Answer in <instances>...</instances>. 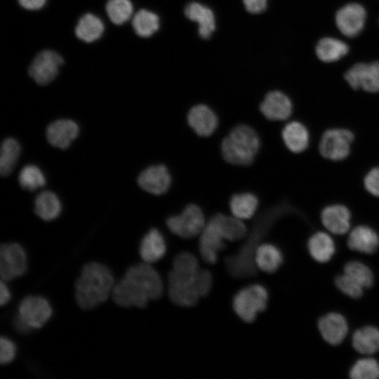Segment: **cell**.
I'll list each match as a JSON object with an SVG mask.
<instances>
[{"label": "cell", "mask_w": 379, "mask_h": 379, "mask_svg": "<svg viewBox=\"0 0 379 379\" xmlns=\"http://www.w3.org/2000/svg\"><path fill=\"white\" fill-rule=\"evenodd\" d=\"M132 26L139 36L149 37L159 29V18L150 11L140 9L133 16Z\"/></svg>", "instance_id": "33"}, {"label": "cell", "mask_w": 379, "mask_h": 379, "mask_svg": "<svg viewBox=\"0 0 379 379\" xmlns=\"http://www.w3.org/2000/svg\"><path fill=\"white\" fill-rule=\"evenodd\" d=\"M213 277L206 270L195 272H178L172 270L168 276L170 300L182 307L194 306L201 298L212 288Z\"/></svg>", "instance_id": "3"}, {"label": "cell", "mask_w": 379, "mask_h": 379, "mask_svg": "<svg viewBox=\"0 0 379 379\" xmlns=\"http://www.w3.org/2000/svg\"><path fill=\"white\" fill-rule=\"evenodd\" d=\"M46 0H18L19 4L25 9L34 11L41 8Z\"/></svg>", "instance_id": "44"}, {"label": "cell", "mask_w": 379, "mask_h": 379, "mask_svg": "<svg viewBox=\"0 0 379 379\" xmlns=\"http://www.w3.org/2000/svg\"><path fill=\"white\" fill-rule=\"evenodd\" d=\"M366 12L363 6L350 3L340 8L335 14V24L339 31L347 37H355L363 30Z\"/></svg>", "instance_id": "13"}, {"label": "cell", "mask_w": 379, "mask_h": 379, "mask_svg": "<svg viewBox=\"0 0 379 379\" xmlns=\"http://www.w3.org/2000/svg\"><path fill=\"white\" fill-rule=\"evenodd\" d=\"M185 14L198 24V32L201 38L208 39L215 31V15L208 7L198 2H191L185 6Z\"/></svg>", "instance_id": "23"}, {"label": "cell", "mask_w": 379, "mask_h": 379, "mask_svg": "<svg viewBox=\"0 0 379 379\" xmlns=\"http://www.w3.org/2000/svg\"><path fill=\"white\" fill-rule=\"evenodd\" d=\"M115 286L111 271L105 265L86 264L75 283V297L83 310H91L107 300Z\"/></svg>", "instance_id": "2"}, {"label": "cell", "mask_w": 379, "mask_h": 379, "mask_svg": "<svg viewBox=\"0 0 379 379\" xmlns=\"http://www.w3.org/2000/svg\"><path fill=\"white\" fill-rule=\"evenodd\" d=\"M105 9L110 20L117 25L127 22L133 11V4L130 0H108Z\"/></svg>", "instance_id": "36"}, {"label": "cell", "mask_w": 379, "mask_h": 379, "mask_svg": "<svg viewBox=\"0 0 379 379\" xmlns=\"http://www.w3.org/2000/svg\"><path fill=\"white\" fill-rule=\"evenodd\" d=\"M315 51L320 60L324 62H333L346 55L349 51V47L340 39L324 37L318 41Z\"/></svg>", "instance_id": "28"}, {"label": "cell", "mask_w": 379, "mask_h": 379, "mask_svg": "<svg viewBox=\"0 0 379 379\" xmlns=\"http://www.w3.org/2000/svg\"><path fill=\"white\" fill-rule=\"evenodd\" d=\"M206 224L202 210L194 204H188L180 214L166 220L169 230L183 239H191L200 234Z\"/></svg>", "instance_id": "9"}, {"label": "cell", "mask_w": 379, "mask_h": 379, "mask_svg": "<svg viewBox=\"0 0 379 379\" xmlns=\"http://www.w3.org/2000/svg\"><path fill=\"white\" fill-rule=\"evenodd\" d=\"M51 314L52 309L47 300L41 296L29 295L20 302L13 323L18 331L26 333L42 327Z\"/></svg>", "instance_id": "7"}, {"label": "cell", "mask_w": 379, "mask_h": 379, "mask_svg": "<svg viewBox=\"0 0 379 379\" xmlns=\"http://www.w3.org/2000/svg\"><path fill=\"white\" fill-rule=\"evenodd\" d=\"M317 326L322 338L331 345L340 344L348 333L346 319L338 312H329L321 317Z\"/></svg>", "instance_id": "19"}, {"label": "cell", "mask_w": 379, "mask_h": 379, "mask_svg": "<svg viewBox=\"0 0 379 379\" xmlns=\"http://www.w3.org/2000/svg\"><path fill=\"white\" fill-rule=\"evenodd\" d=\"M364 190L371 197L379 198V165L371 167L362 178Z\"/></svg>", "instance_id": "41"}, {"label": "cell", "mask_w": 379, "mask_h": 379, "mask_svg": "<svg viewBox=\"0 0 379 379\" xmlns=\"http://www.w3.org/2000/svg\"><path fill=\"white\" fill-rule=\"evenodd\" d=\"M347 244L349 248L352 251L372 254L379 247V236L371 227L360 225L350 232Z\"/></svg>", "instance_id": "21"}, {"label": "cell", "mask_w": 379, "mask_h": 379, "mask_svg": "<svg viewBox=\"0 0 379 379\" xmlns=\"http://www.w3.org/2000/svg\"><path fill=\"white\" fill-rule=\"evenodd\" d=\"M344 77L353 90H362L371 93L379 92L378 61L357 63L346 72Z\"/></svg>", "instance_id": "11"}, {"label": "cell", "mask_w": 379, "mask_h": 379, "mask_svg": "<svg viewBox=\"0 0 379 379\" xmlns=\"http://www.w3.org/2000/svg\"><path fill=\"white\" fill-rule=\"evenodd\" d=\"M256 131L246 124H239L222 140L221 154L225 161L235 166L252 164L260 149Z\"/></svg>", "instance_id": "5"}, {"label": "cell", "mask_w": 379, "mask_h": 379, "mask_svg": "<svg viewBox=\"0 0 379 379\" xmlns=\"http://www.w3.org/2000/svg\"><path fill=\"white\" fill-rule=\"evenodd\" d=\"M272 222V217L258 219L245 243L236 253L225 258V265L228 274L235 279H244L257 274L255 253L267 233Z\"/></svg>", "instance_id": "4"}, {"label": "cell", "mask_w": 379, "mask_h": 379, "mask_svg": "<svg viewBox=\"0 0 379 379\" xmlns=\"http://www.w3.org/2000/svg\"><path fill=\"white\" fill-rule=\"evenodd\" d=\"M163 283L157 271L147 262L130 267L114 287V302L124 307H145L149 301L160 298Z\"/></svg>", "instance_id": "1"}, {"label": "cell", "mask_w": 379, "mask_h": 379, "mask_svg": "<svg viewBox=\"0 0 379 379\" xmlns=\"http://www.w3.org/2000/svg\"><path fill=\"white\" fill-rule=\"evenodd\" d=\"M352 345L359 354H375L379 352V329L373 326H366L356 330L352 334Z\"/></svg>", "instance_id": "26"}, {"label": "cell", "mask_w": 379, "mask_h": 379, "mask_svg": "<svg viewBox=\"0 0 379 379\" xmlns=\"http://www.w3.org/2000/svg\"><path fill=\"white\" fill-rule=\"evenodd\" d=\"M211 218L217 223L227 241H239L247 234V228L242 220L234 215L230 216L218 213Z\"/></svg>", "instance_id": "29"}, {"label": "cell", "mask_w": 379, "mask_h": 379, "mask_svg": "<svg viewBox=\"0 0 379 379\" xmlns=\"http://www.w3.org/2000/svg\"><path fill=\"white\" fill-rule=\"evenodd\" d=\"M293 103L289 97L279 91L267 93L260 105V111L270 121H285L293 114Z\"/></svg>", "instance_id": "16"}, {"label": "cell", "mask_w": 379, "mask_h": 379, "mask_svg": "<svg viewBox=\"0 0 379 379\" xmlns=\"http://www.w3.org/2000/svg\"><path fill=\"white\" fill-rule=\"evenodd\" d=\"M225 237L217 223L211 218L200 234L199 251L201 258L208 264H215L218 252L225 247Z\"/></svg>", "instance_id": "14"}, {"label": "cell", "mask_w": 379, "mask_h": 379, "mask_svg": "<svg viewBox=\"0 0 379 379\" xmlns=\"http://www.w3.org/2000/svg\"><path fill=\"white\" fill-rule=\"evenodd\" d=\"M352 379H377L379 378V363L371 357L357 360L350 370Z\"/></svg>", "instance_id": "37"}, {"label": "cell", "mask_w": 379, "mask_h": 379, "mask_svg": "<svg viewBox=\"0 0 379 379\" xmlns=\"http://www.w3.org/2000/svg\"><path fill=\"white\" fill-rule=\"evenodd\" d=\"M281 138L286 149L298 154L305 152L310 145V132L305 124L298 120L288 122L281 130Z\"/></svg>", "instance_id": "20"}, {"label": "cell", "mask_w": 379, "mask_h": 379, "mask_svg": "<svg viewBox=\"0 0 379 379\" xmlns=\"http://www.w3.org/2000/svg\"><path fill=\"white\" fill-rule=\"evenodd\" d=\"M20 152V146L14 138L4 140L0 152V173L8 175L13 170Z\"/></svg>", "instance_id": "34"}, {"label": "cell", "mask_w": 379, "mask_h": 379, "mask_svg": "<svg viewBox=\"0 0 379 379\" xmlns=\"http://www.w3.org/2000/svg\"><path fill=\"white\" fill-rule=\"evenodd\" d=\"M258 207V198L250 192L235 194L230 201V208L232 215L240 220L251 218Z\"/></svg>", "instance_id": "31"}, {"label": "cell", "mask_w": 379, "mask_h": 379, "mask_svg": "<svg viewBox=\"0 0 379 379\" xmlns=\"http://www.w3.org/2000/svg\"><path fill=\"white\" fill-rule=\"evenodd\" d=\"M243 3L248 12L258 14L267 8V0H243Z\"/></svg>", "instance_id": "43"}, {"label": "cell", "mask_w": 379, "mask_h": 379, "mask_svg": "<svg viewBox=\"0 0 379 379\" xmlns=\"http://www.w3.org/2000/svg\"><path fill=\"white\" fill-rule=\"evenodd\" d=\"M335 284L339 291L351 298H359L363 295L364 288L345 273L335 278Z\"/></svg>", "instance_id": "39"}, {"label": "cell", "mask_w": 379, "mask_h": 379, "mask_svg": "<svg viewBox=\"0 0 379 379\" xmlns=\"http://www.w3.org/2000/svg\"><path fill=\"white\" fill-rule=\"evenodd\" d=\"M79 126L72 120L60 119L51 123L46 129L48 142L60 149L69 147L77 137Z\"/></svg>", "instance_id": "22"}, {"label": "cell", "mask_w": 379, "mask_h": 379, "mask_svg": "<svg viewBox=\"0 0 379 379\" xmlns=\"http://www.w3.org/2000/svg\"><path fill=\"white\" fill-rule=\"evenodd\" d=\"M105 27L102 20L92 13H86L75 27L77 37L86 43L93 42L102 36Z\"/></svg>", "instance_id": "30"}, {"label": "cell", "mask_w": 379, "mask_h": 379, "mask_svg": "<svg viewBox=\"0 0 379 379\" xmlns=\"http://www.w3.org/2000/svg\"><path fill=\"white\" fill-rule=\"evenodd\" d=\"M178 272H195L199 270L197 258L188 252L178 254L173 262V269Z\"/></svg>", "instance_id": "40"}, {"label": "cell", "mask_w": 379, "mask_h": 379, "mask_svg": "<svg viewBox=\"0 0 379 379\" xmlns=\"http://www.w3.org/2000/svg\"><path fill=\"white\" fill-rule=\"evenodd\" d=\"M139 186L145 191L161 195L169 189L171 176L167 167L163 164L153 165L145 169L138 178Z\"/></svg>", "instance_id": "17"}, {"label": "cell", "mask_w": 379, "mask_h": 379, "mask_svg": "<svg viewBox=\"0 0 379 379\" xmlns=\"http://www.w3.org/2000/svg\"><path fill=\"white\" fill-rule=\"evenodd\" d=\"M63 58L51 50H44L38 53L30 64L29 76L39 85H47L56 77Z\"/></svg>", "instance_id": "12"}, {"label": "cell", "mask_w": 379, "mask_h": 379, "mask_svg": "<svg viewBox=\"0 0 379 379\" xmlns=\"http://www.w3.org/2000/svg\"><path fill=\"white\" fill-rule=\"evenodd\" d=\"M27 268L26 253L17 243L3 244L0 248V277L11 281L23 275Z\"/></svg>", "instance_id": "10"}, {"label": "cell", "mask_w": 379, "mask_h": 379, "mask_svg": "<svg viewBox=\"0 0 379 379\" xmlns=\"http://www.w3.org/2000/svg\"><path fill=\"white\" fill-rule=\"evenodd\" d=\"M254 258L256 267L267 273L275 272L283 262L281 251L270 244H260L255 251Z\"/></svg>", "instance_id": "27"}, {"label": "cell", "mask_w": 379, "mask_h": 379, "mask_svg": "<svg viewBox=\"0 0 379 379\" xmlns=\"http://www.w3.org/2000/svg\"><path fill=\"white\" fill-rule=\"evenodd\" d=\"M307 248L311 257L320 263L329 261L335 252L332 237L328 233L321 231L314 233L310 237Z\"/></svg>", "instance_id": "25"}, {"label": "cell", "mask_w": 379, "mask_h": 379, "mask_svg": "<svg viewBox=\"0 0 379 379\" xmlns=\"http://www.w3.org/2000/svg\"><path fill=\"white\" fill-rule=\"evenodd\" d=\"M16 354V347L8 338L1 337L0 339V362L2 365L11 362Z\"/></svg>", "instance_id": "42"}, {"label": "cell", "mask_w": 379, "mask_h": 379, "mask_svg": "<svg viewBox=\"0 0 379 379\" xmlns=\"http://www.w3.org/2000/svg\"><path fill=\"white\" fill-rule=\"evenodd\" d=\"M34 211L42 220L50 221L60 214L61 204L57 195L51 191L41 192L35 199Z\"/></svg>", "instance_id": "32"}, {"label": "cell", "mask_w": 379, "mask_h": 379, "mask_svg": "<svg viewBox=\"0 0 379 379\" xmlns=\"http://www.w3.org/2000/svg\"><path fill=\"white\" fill-rule=\"evenodd\" d=\"M355 139L354 131L348 128H328L321 134L317 145L319 154L331 162L345 161L351 155Z\"/></svg>", "instance_id": "6"}, {"label": "cell", "mask_w": 379, "mask_h": 379, "mask_svg": "<svg viewBox=\"0 0 379 379\" xmlns=\"http://www.w3.org/2000/svg\"><path fill=\"white\" fill-rule=\"evenodd\" d=\"M268 293L262 285L253 284L239 291L233 298L232 307L237 315L246 323L255 321L259 312L267 306Z\"/></svg>", "instance_id": "8"}, {"label": "cell", "mask_w": 379, "mask_h": 379, "mask_svg": "<svg viewBox=\"0 0 379 379\" xmlns=\"http://www.w3.org/2000/svg\"><path fill=\"white\" fill-rule=\"evenodd\" d=\"M187 121L192 131L201 137L210 136L218 126L216 114L204 104L193 106L187 113Z\"/></svg>", "instance_id": "18"}, {"label": "cell", "mask_w": 379, "mask_h": 379, "mask_svg": "<svg viewBox=\"0 0 379 379\" xmlns=\"http://www.w3.org/2000/svg\"><path fill=\"white\" fill-rule=\"evenodd\" d=\"M11 299V293L6 284L3 280L0 283V304L4 305L6 304Z\"/></svg>", "instance_id": "45"}, {"label": "cell", "mask_w": 379, "mask_h": 379, "mask_svg": "<svg viewBox=\"0 0 379 379\" xmlns=\"http://www.w3.org/2000/svg\"><path fill=\"white\" fill-rule=\"evenodd\" d=\"M343 272L364 288H370L373 284L374 277L371 270L360 261L352 260L347 262Z\"/></svg>", "instance_id": "35"}, {"label": "cell", "mask_w": 379, "mask_h": 379, "mask_svg": "<svg viewBox=\"0 0 379 379\" xmlns=\"http://www.w3.org/2000/svg\"><path fill=\"white\" fill-rule=\"evenodd\" d=\"M320 220L328 232L343 235L350 231L352 213L349 208L339 203L328 204L320 213Z\"/></svg>", "instance_id": "15"}, {"label": "cell", "mask_w": 379, "mask_h": 379, "mask_svg": "<svg viewBox=\"0 0 379 379\" xmlns=\"http://www.w3.org/2000/svg\"><path fill=\"white\" fill-rule=\"evenodd\" d=\"M139 251L142 260L149 264L162 258L166 244L161 233L155 228L151 229L142 238Z\"/></svg>", "instance_id": "24"}, {"label": "cell", "mask_w": 379, "mask_h": 379, "mask_svg": "<svg viewBox=\"0 0 379 379\" xmlns=\"http://www.w3.org/2000/svg\"><path fill=\"white\" fill-rule=\"evenodd\" d=\"M19 183L23 189L34 191L46 184L42 171L35 165H27L22 168L18 176Z\"/></svg>", "instance_id": "38"}]
</instances>
